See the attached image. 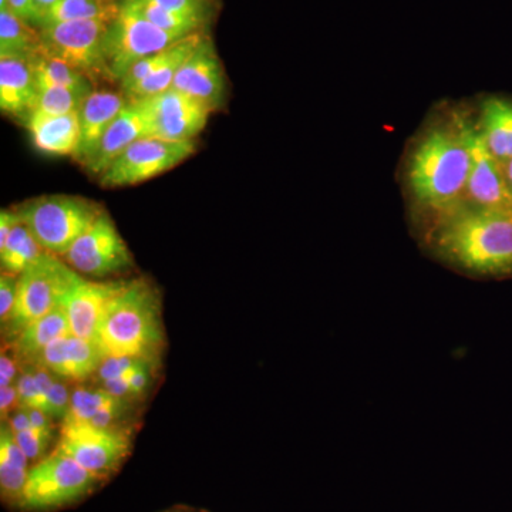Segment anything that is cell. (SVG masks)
<instances>
[{
  "mask_svg": "<svg viewBox=\"0 0 512 512\" xmlns=\"http://www.w3.org/2000/svg\"><path fill=\"white\" fill-rule=\"evenodd\" d=\"M470 121L458 113L450 121L434 124L410 154L407 184L414 204L430 218V228L466 205L471 171Z\"/></svg>",
  "mask_w": 512,
  "mask_h": 512,
  "instance_id": "1",
  "label": "cell"
},
{
  "mask_svg": "<svg viewBox=\"0 0 512 512\" xmlns=\"http://www.w3.org/2000/svg\"><path fill=\"white\" fill-rule=\"evenodd\" d=\"M437 258L466 274L512 275V210L463 205L427 229Z\"/></svg>",
  "mask_w": 512,
  "mask_h": 512,
  "instance_id": "2",
  "label": "cell"
},
{
  "mask_svg": "<svg viewBox=\"0 0 512 512\" xmlns=\"http://www.w3.org/2000/svg\"><path fill=\"white\" fill-rule=\"evenodd\" d=\"M97 342L106 356L160 359L165 345L163 301L147 278L127 281L107 306Z\"/></svg>",
  "mask_w": 512,
  "mask_h": 512,
  "instance_id": "3",
  "label": "cell"
},
{
  "mask_svg": "<svg viewBox=\"0 0 512 512\" xmlns=\"http://www.w3.org/2000/svg\"><path fill=\"white\" fill-rule=\"evenodd\" d=\"M40 247L63 256L106 212L96 201L77 195H43L13 208Z\"/></svg>",
  "mask_w": 512,
  "mask_h": 512,
  "instance_id": "4",
  "label": "cell"
},
{
  "mask_svg": "<svg viewBox=\"0 0 512 512\" xmlns=\"http://www.w3.org/2000/svg\"><path fill=\"white\" fill-rule=\"evenodd\" d=\"M82 278L62 256L45 252L19 275L15 309L3 330L16 338L32 320L62 306L67 293Z\"/></svg>",
  "mask_w": 512,
  "mask_h": 512,
  "instance_id": "5",
  "label": "cell"
},
{
  "mask_svg": "<svg viewBox=\"0 0 512 512\" xmlns=\"http://www.w3.org/2000/svg\"><path fill=\"white\" fill-rule=\"evenodd\" d=\"M183 36L164 32L148 22L133 0H121L119 15L109 23L103 50L113 82H121L140 60L167 49Z\"/></svg>",
  "mask_w": 512,
  "mask_h": 512,
  "instance_id": "6",
  "label": "cell"
},
{
  "mask_svg": "<svg viewBox=\"0 0 512 512\" xmlns=\"http://www.w3.org/2000/svg\"><path fill=\"white\" fill-rule=\"evenodd\" d=\"M99 481L72 457L55 450L30 468L19 507L26 511L55 510L80 500Z\"/></svg>",
  "mask_w": 512,
  "mask_h": 512,
  "instance_id": "7",
  "label": "cell"
},
{
  "mask_svg": "<svg viewBox=\"0 0 512 512\" xmlns=\"http://www.w3.org/2000/svg\"><path fill=\"white\" fill-rule=\"evenodd\" d=\"M109 22L103 20H73L52 23L39 28L42 49L63 60L74 69L94 80H110L104 59L103 42Z\"/></svg>",
  "mask_w": 512,
  "mask_h": 512,
  "instance_id": "8",
  "label": "cell"
},
{
  "mask_svg": "<svg viewBox=\"0 0 512 512\" xmlns=\"http://www.w3.org/2000/svg\"><path fill=\"white\" fill-rule=\"evenodd\" d=\"M197 150L195 141H168L143 137L116 158L99 178L101 187L123 188L143 184L173 170Z\"/></svg>",
  "mask_w": 512,
  "mask_h": 512,
  "instance_id": "9",
  "label": "cell"
},
{
  "mask_svg": "<svg viewBox=\"0 0 512 512\" xmlns=\"http://www.w3.org/2000/svg\"><path fill=\"white\" fill-rule=\"evenodd\" d=\"M62 451L103 480L113 474L131 450V430L127 427L99 429L83 423H63L59 444Z\"/></svg>",
  "mask_w": 512,
  "mask_h": 512,
  "instance_id": "10",
  "label": "cell"
},
{
  "mask_svg": "<svg viewBox=\"0 0 512 512\" xmlns=\"http://www.w3.org/2000/svg\"><path fill=\"white\" fill-rule=\"evenodd\" d=\"M62 258L77 274L92 278L121 274L134 266L133 255L107 211Z\"/></svg>",
  "mask_w": 512,
  "mask_h": 512,
  "instance_id": "11",
  "label": "cell"
},
{
  "mask_svg": "<svg viewBox=\"0 0 512 512\" xmlns=\"http://www.w3.org/2000/svg\"><path fill=\"white\" fill-rule=\"evenodd\" d=\"M140 100L146 107L150 136L168 141H194L212 113L207 104L175 89Z\"/></svg>",
  "mask_w": 512,
  "mask_h": 512,
  "instance_id": "12",
  "label": "cell"
},
{
  "mask_svg": "<svg viewBox=\"0 0 512 512\" xmlns=\"http://www.w3.org/2000/svg\"><path fill=\"white\" fill-rule=\"evenodd\" d=\"M204 36L200 32L185 36L156 55L134 64L121 79V92L128 99H146L167 92L173 87L175 76L192 53L201 45Z\"/></svg>",
  "mask_w": 512,
  "mask_h": 512,
  "instance_id": "13",
  "label": "cell"
},
{
  "mask_svg": "<svg viewBox=\"0 0 512 512\" xmlns=\"http://www.w3.org/2000/svg\"><path fill=\"white\" fill-rule=\"evenodd\" d=\"M471 171L466 205L488 210H512V190L504 164L488 150L477 123L470 121Z\"/></svg>",
  "mask_w": 512,
  "mask_h": 512,
  "instance_id": "14",
  "label": "cell"
},
{
  "mask_svg": "<svg viewBox=\"0 0 512 512\" xmlns=\"http://www.w3.org/2000/svg\"><path fill=\"white\" fill-rule=\"evenodd\" d=\"M171 89L207 104L212 111L221 109L227 92L224 69L210 39H202L201 45L175 76Z\"/></svg>",
  "mask_w": 512,
  "mask_h": 512,
  "instance_id": "15",
  "label": "cell"
},
{
  "mask_svg": "<svg viewBox=\"0 0 512 512\" xmlns=\"http://www.w3.org/2000/svg\"><path fill=\"white\" fill-rule=\"evenodd\" d=\"M126 282H93L80 279L62 303L69 319L70 333L79 338L97 340L104 312Z\"/></svg>",
  "mask_w": 512,
  "mask_h": 512,
  "instance_id": "16",
  "label": "cell"
},
{
  "mask_svg": "<svg viewBox=\"0 0 512 512\" xmlns=\"http://www.w3.org/2000/svg\"><path fill=\"white\" fill-rule=\"evenodd\" d=\"M106 357L97 340L69 333L53 342L40 356L36 366L46 367L60 379L83 382L96 376Z\"/></svg>",
  "mask_w": 512,
  "mask_h": 512,
  "instance_id": "17",
  "label": "cell"
},
{
  "mask_svg": "<svg viewBox=\"0 0 512 512\" xmlns=\"http://www.w3.org/2000/svg\"><path fill=\"white\" fill-rule=\"evenodd\" d=\"M147 136H150V130L143 100L128 101L127 106L107 128L92 161L84 170L100 178L131 144Z\"/></svg>",
  "mask_w": 512,
  "mask_h": 512,
  "instance_id": "18",
  "label": "cell"
},
{
  "mask_svg": "<svg viewBox=\"0 0 512 512\" xmlns=\"http://www.w3.org/2000/svg\"><path fill=\"white\" fill-rule=\"evenodd\" d=\"M128 101L130 99L123 92H111V90H93L84 99L79 110V147L73 156L74 160L83 168H86L92 161L101 138L110 124L127 106Z\"/></svg>",
  "mask_w": 512,
  "mask_h": 512,
  "instance_id": "19",
  "label": "cell"
},
{
  "mask_svg": "<svg viewBox=\"0 0 512 512\" xmlns=\"http://www.w3.org/2000/svg\"><path fill=\"white\" fill-rule=\"evenodd\" d=\"M37 96L35 73L26 57H0V109L26 120Z\"/></svg>",
  "mask_w": 512,
  "mask_h": 512,
  "instance_id": "20",
  "label": "cell"
},
{
  "mask_svg": "<svg viewBox=\"0 0 512 512\" xmlns=\"http://www.w3.org/2000/svg\"><path fill=\"white\" fill-rule=\"evenodd\" d=\"M37 150L49 156H74L80 141L79 111L63 116L32 113L25 120Z\"/></svg>",
  "mask_w": 512,
  "mask_h": 512,
  "instance_id": "21",
  "label": "cell"
},
{
  "mask_svg": "<svg viewBox=\"0 0 512 512\" xmlns=\"http://www.w3.org/2000/svg\"><path fill=\"white\" fill-rule=\"evenodd\" d=\"M70 326L63 306L40 316L28 323L13 343V353L16 359L29 366H36L40 356L53 342L69 335Z\"/></svg>",
  "mask_w": 512,
  "mask_h": 512,
  "instance_id": "22",
  "label": "cell"
},
{
  "mask_svg": "<svg viewBox=\"0 0 512 512\" xmlns=\"http://www.w3.org/2000/svg\"><path fill=\"white\" fill-rule=\"evenodd\" d=\"M478 130L488 150L501 163L512 160V101L488 97L481 104Z\"/></svg>",
  "mask_w": 512,
  "mask_h": 512,
  "instance_id": "23",
  "label": "cell"
},
{
  "mask_svg": "<svg viewBox=\"0 0 512 512\" xmlns=\"http://www.w3.org/2000/svg\"><path fill=\"white\" fill-rule=\"evenodd\" d=\"M42 47L40 30L10 9L0 10V57L30 59Z\"/></svg>",
  "mask_w": 512,
  "mask_h": 512,
  "instance_id": "24",
  "label": "cell"
},
{
  "mask_svg": "<svg viewBox=\"0 0 512 512\" xmlns=\"http://www.w3.org/2000/svg\"><path fill=\"white\" fill-rule=\"evenodd\" d=\"M119 12L120 2L117 0H59L40 19L37 29L73 20H103L110 23Z\"/></svg>",
  "mask_w": 512,
  "mask_h": 512,
  "instance_id": "25",
  "label": "cell"
},
{
  "mask_svg": "<svg viewBox=\"0 0 512 512\" xmlns=\"http://www.w3.org/2000/svg\"><path fill=\"white\" fill-rule=\"evenodd\" d=\"M30 64L37 82L56 84L77 92L92 93L93 83L86 74L74 69L63 60L49 55L40 47L39 52L30 57Z\"/></svg>",
  "mask_w": 512,
  "mask_h": 512,
  "instance_id": "26",
  "label": "cell"
},
{
  "mask_svg": "<svg viewBox=\"0 0 512 512\" xmlns=\"http://www.w3.org/2000/svg\"><path fill=\"white\" fill-rule=\"evenodd\" d=\"M45 252V249L40 247L39 242L33 237L32 232L18 221V224L10 232L8 241L0 247L2 272L20 275Z\"/></svg>",
  "mask_w": 512,
  "mask_h": 512,
  "instance_id": "27",
  "label": "cell"
},
{
  "mask_svg": "<svg viewBox=\"0 0 512 512\" xmlns=\"http://www.w3.org/2000/svg\"><path fill=\"white\" fill-rule=\"evenodd\" d=\"M128 399H119L104 387H77L70 397L69 412L63 423H89L96 414L107 407L116 406Z\"/></svg>",
  "mask_w": 512,
  "mask_h": 512,
  "instance_id": "28",
  "label": "cell"
},
{
  "mask_svg": "<svg viewBox=\"0 0 512 512\" xmlns=\"http://www.w3.org/2000/svg\"><path fill=\"white\" fill-rule=\"evenodd\" d=\"M36 87L37 96L32 113L47 114V116H63V114L79 111L84 99L90 94L56 86V84L37 82V80Z\"/></svg>",
  "mask_w": 512,
  "mask_h": 512,
  "instance_id": "29",
  "label": "cell"
},
{
  "mask_svg": "<svg viewBox=\"0 0 512 512\" xmlns=\"http://www.w3.org/2000/svg\"><path fill=\"white\" fill-rule=\"evenodd\" d=\"M133 2L148 22L153 23L154 26L164 30V32L185 37L198 32V29L201 28L202 20L170 12V10L161 8L151 0H133Z\"/></svg>",
  "mask_w": 512,
  "mask_h": 512,
  "instance_id": "30",
  "label": "cell"
},
{
  "mask_svg": "<svg viewBox=\"0 0 512 512\" xmlns=\"http://www.w3.org/2000/svg\"><path fill=\"white\" fill-rule=\"evenodd\" d=\"M146 360L141 357L133 356H107L101 363L100 369L97 370L96 379L100 383L107 380L119 379V377H128L137 367L143 365Z\"/></svg>",
  "mask_w": 512,
  "mask_h": 512,
  "instance_id": "31",
  "label": "cell"
},
{
  "mask_svg": "<svg viewBox=\"0 0 512 512\" xmlns=\"http://www.w3.org/2000/svg\"><path fill=\"white\" fill-rule=\"evenodd\" d=\"M52 433L53 431L50 430H39L32 427V429L15 433V437L30 461L45 456L50 440H52Z\"/></svg>",
  "mask_w": 512,
  "mask_h": 512,
  "instance_id": "32",
  "label": "cell"
},
{
  "mask_svg": "<svg viewBox=\"0 0 512 512\" xmlns=\"http://www.w3.org/2000/svg\"><path fill=\"white\" fill-rule=\"evenodd\" d=\"M19 407L23 409H45V394L40 390L35 375H33L32 366L26 372L19 376L18 382Z\"/></svg>",
  "mask_w": 512,
  "mask_h": 512,
  "instance_id": "33",
  "label": "cell"
},
{
  "mask_svg": "<svg viewBox=\"0 0 512 512\" xmlns=\"http://www.w3.org/2000/svg\"><path fill=\"white\" fill-rule=\"evenodd\" d=\"M70 397H72V393L67 389L66 383L63 382V379L56 376L55 382H53L49 392H47L43 412L52 420L66 419L70 407Z\"/></svg>",
  "mask_w": 512,
  "mask_h": 512,
  "instance_id": "34",
  "label": "cell"
},
{
  "mask_svg": "<svg viewBox=\"0 0 512 512\" xmlns=\"http://www.w3.org/2000/svg\"><path fill=\"white\" fill-rule=\"evenodd\" d=\"M19 275L2 272L0 274V322L2 328H6L13 309H15L16 296H18Z\"/></svg>",
  "mask_w": 512,
  "mask_h": 512,
  "instance_id": "35",
  "label": "cell"
},
{
  "mask_svg": "<svg viewBox=\"0 0 512 512\" xmlns=\"http://www.w3.org/2000/svg\"><path fill=\"white\" fill-rule=\"evenodd\" d=\"M151 2L156 3L161 8L170 10V12L204 22L205 9L202 0H151Z\"/></svg>",
  "mask_w": 512,
  "mask_h": 512,
  "instance_id": "36",
  "label": "cell"
},
{
  "mask_svg": "<svg viewBox=\"0 0 512 512\" xmlns=\"http://www.w3.org/2000/svg\"><path fill=\"white\" fill-rule=\"evenodd\" d=\"M18 379V359L3 350L0 355V387H8Z\"/></svg>",
  "mask_w": 512,
  "mask_h": 512,
  "instance_id": "37",
  "label": "cell"
},
{
  "mask_svg": "<svg viewBox=\"0 0 512 512\" xmlns=\"http://www.w3.org/2000/svg\"><path fill=\"white\" fill-rule=\"evenodd\" d=\"M19 407L18 384L13 383L8 387H0V413L2 420L9 419L10 414Z\"/></svg>",
  "mask_w": 512,
  "mask_h": 512,
  "instance_id": "38",
  "label": "cell"
},
{
  "mask_svg": "<svg viewBox=\"0 0 512 512\" xmlns=\"http://www.w3.org/2000/svg\"><path fill=\"white\" fill-rule=\"evenodd\" d=\"M18 221V215H16L13 208H8V210H2V212H0V247L5 245V242L8 241L10 232H12V229L18 224Z\"/></svg>",
  "mask_w": 512,
  "mask_h": 512,
  "instance_id": "39",
  "label": "cell"
},
{
  "mask_svg": "<svg viewBox=\"0 0 512 512\" xmlns=\"http://www.w3.org/2000/svg\"><path fill=\"white\" fill-rule=\"evenodd\" d=\"M6 421H8L13 433L32 429V420H30L28 409H23V407H18Z\"/></svg>",
  "mask_w": 512,
  "mask_h": 512,
  "instance_id": "40",
  "label": "cell"
},
{
  "mask_svg": "<svg viewBox=\"0 0 512 512\" xmlns=\"http://www.w3.org/2000/svg\"><path fill=\"white\" fill-rule=\"evenodd\" d=\"M9 9L19 18L28 20L33 25L32 0H9Z\"/></svg>",
  "mask_w": 512,
  "mask_h": 512,
  "instance_id": "41",
  "label": "cell"
},
{
  "mask_svg": "<svg viewBox=\"0 0 512 512\" xmlns=\"http://www.w3.org/2000/svg\"><path fill=\"white\" fill-rule=\"evenodd\" d=\"M59 0H32L33 5V26L39 25L40 19L45 16L47 10L52 8Z\"/></svg>",
  "mask_w": 512,
  "mask_h": 512,
  "instance_id": "42",
  "label": "cell"
},
{
  "mask_svg": "<svg viewBox=\"0 0 512 512\" xmlns=\"http://www.w3.org/2000/svg\"><path fill=\"white\" fill-rule=\"evenodd\" d=\"M503 164H504L505 174H507L508 183H510V187L512 190V160L507 161V163H503Z\"/></svg>",
  "mask_w": 512,
  "mask_h": 512,
  "instance_id": "43",
  "label": "cell"
}]
</instances>
